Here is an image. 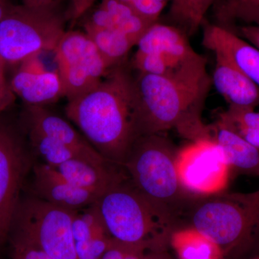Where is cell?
Returning <instances> with one entry per match:
<instances>
[{
  "label": "cell",
  "mask_w": 259,
  "mask_h": 259,
  "mask_svg": "<svg viewBox=\"0 0 259 259\" xmlns=\"http://www.w3.org/2000/svg\"><path fill=\"white\" fill-rule=\"evenodd\" d=\"M211 86L207 60L200 54L166 76L139 73L134 79L137 137L173 128L190 141L211 137L201 119Z\"/></svg>",
  "instance_id": "cell-1"
},
{
  "label": "cell",
  "mask_w": 259,
  "mask_h": 259,
  "mask_svg": "<svg viewBox=\"0 0 259 259\" xmlns=\"http://www.w3.org/2000/svg\"><path fill=\"white\" fill-rule=\"evenodd\" d=\"M87 141L112 164L122 167L136 139L134 79L120 65L96 88L65 108Z\"/></svg>",
  "instance_id": "cell-2"
},
{
  "label": "cell",
  "mask_w": 259,
  "mask_h": 259,
  "mask_svg": "<svg viewBox=\"0 0 259 259\" xmlns=\"http://www.w3.org/2000/svg\"><path fill=\"white\" fill-rule=\"evenodd\" d=\"M96 204L116 241L146 244L150 250L163 249L169 241L175 218L155 207L125 179L102 194Z\"/></svg>",
  "instance_id": "cell-3"
},
{
  "label": "cell",
  "mask_w": 259,
  "mask_h": 259,
  "mask_svg": "<svg viewBox=\"0 0 259 259\" xmlns=\"http://www.w3.org/2000/svg\"><path fill=\"white\" fill-rule=\"evenodd\" d=\"M177 152L161 134L139 136L122 164L135 188L173 218L185 192L177 177Z\"/></svg>",
  "instance_id": "cell-4"
},
{
  "label": "cell",
  "mask_w": 259,
  "mask_h": 259,
  "mask_svg": "<svg viewBox=\"0 0 259 259\" xmlns=\"http://www.w3.org/2000/svg\"><path fill=\"white\" fill-rule=\"evenodd\" d=\"M56 8L14 5L0 21V62L22 64L40 54L56 50L66 32Z\"/></svg>",
  "instance_id": "cell-5"
},
{
  "label": "cell",
  "mask_w": 259,
  "mask_h": 259,
  "mask_svg": "<svg viewBox=\"0 0 259 259\" xmlns=\"http://www.w3.org/2000/svg\"><path fill=\"white\" fill-rule=\"evenodd\" d=\"M192 228L220 247L223 254L248 243L259 225V190L199 202L191 215Z\"/></svg>",
  "instance_id": "cell-6"
},
{
  "label": "cell",
  "mask_w": 259,
  "mask_h": 259,
  "mask_svg": "<svg viewBox=\"0 0 259 259\" xmlns=\"http://www.w3.org/2000/svg\"><path fill=\"white\" fill-rule=\"evenodd\" d=\"M76 212L35 196L20 199L11 233L28 240L54 259H77L72 232Z\"/></svg>",
  "instance_id": "cell-7"
},
{
  "label": "cell",
  "mask_w": 259,
  "mask_h": 259,
  "mask_svg": "<svg viewBox=\"0 0 259 259\" xmlns=\"http://www.w3.org/2000/svg\"><path fill=\"white\" fill-rule=\"evenodd\" d=\"M54 53L68 101L96 88L111 70L84 32H65Z\"/></svg>",
  "instance_id": "cell-8"
},
{
  "label": "cell",
  "mask_w": 259,
  "mask_h": 259,
  "mask_svg": "<svg viewBox=\"0 0 259 259\" xmlns=\"http://www.w3.org/2000/svg\"><path fill=\"white\" fill-rule=\"evenodd\" d=\"M175 166L183 190L205 197L224 192L232 172L223 148L212 137L190 141L178 150Z\"/></svg>",
  "instance_id": "cell-9"
},
{
  "label": "cell",
  "mask_w": 259,
  "mask_h": 259,
  "mask_svg": "<svg viewBox=\"0 0 259 259\" xmlns=\"http://www.w3.org/2000/svg\"><path fill=\"white\" fill-rule=\"evenodd\" d=\"M30 166V157L20 135L0 119V250L9 242Z\"/></svg>",
  "instance_id": "cell-10"
},
{
  "label": "cell",
  "mask_w": 259,
  "mask_h": 259,
  "mask_svg": "<svg viewBox=\"0 0 259 259\" xmlns=\"http://www.w3.org/2000/svg\"><path fill=\"white\" fill-rule=\"evenodd\" d=\"M26 106L46 107L64 97L57 71H47L37 57L24 61L10 82Z\"/></svg>",
  "instance_id": "cell-11"
},
{
  "label": "cell",
  "mask_w": 259,
  "mask_h": 259,
  "mask_svg": "<svg viewBox=\"0 0 259 259\" xmlns=\"http://www.w3.org/2000/svg\"><path fill=\"white\" fill-rule=\"evenodd\" d=\"M25 119L28 132L35 133L71 148L83 159L97 164H110L69 122L45 107L26 106Z\"/></svg>",
  "instance_id": "cell-12"
},
{
  "label": "cell",
  "mask_w": 259,
  "mask_h": 259,
  "mask_svg": "<svg viewBox=\"0 0 259 259\" xmlns=\"http://www.w3.org/2000/svg\"><path fill=\"white\" fill-rule=\"evenodd\" d=\"M35 197L62 208L78 211L95 204L100 196L68 182L54 167L45 163L33 168Z\"/></svg>",
  "instance_id": "cell-13"
},
{
  "label": "cell",
  "mask_w": 259,
  "mask_h": 259,
  "mask_svg": "<svg viewBox=\"0 0 259 259\" xmlns=\"http://www.w3.org/2000/svg\"><path fill=\"white\" fill-rule=\"evenodd\" d=\"M202 45L234 65L259 87V50L229 29L204 24Z\"/></svg>",
  "instance_id": "cell-14"
},
{
  "label": "cell",
  "mask_w": 259,
  "mask_h": 259,
  "mask_svg": "<svg viewBox=\"0 0 259 259\" xmlns=\"http://www.w3.org/2000/svg\"><path fill=\"white\" fill-rule=\"evenodd\" d=\"M136 46L138 52L161 54L175 68L181 67L199 55L191 47L182 29L158 23L148 27Z\"/></svg>",
  "instance_id": "cell-15"
},
{
  "label": "cell",
  "mask_w": 259,
  "mask_h": 259,
  "mask_svg": "<svg viewBox=\"0 0 259 259\" xmlns=\"http://www.w3.org/2000/svg\"><path fill=\"white\" fill-rule=\"evenodd\" d=\"M212 84L228 106L255 109L259 106V87L226 58L214 54Z\"/></svg>",
  "instance_id": "cell-16"
},
{
  "label": "cell",
  "mask_w": 259,
  "mask_h": 259,
  "mask_svg": "<svg viewBox=\"0 0 259 259\" xmlns=\"http://www.w3.org/2000/svg\"><path fill=\"white\" fill-rule=\"evenodd\" d=\"M77 259H100L113 238L104 223L96 202L75 213L72 224Z\"/></svg>",
  "instance_id": "cell-17"
},
{
  "label": "cell",
  "mask_w": 259,
  "mask_h": 259,
  "mask_svg": "<svg viewBox=\"0 0 259 259\" xmlns=\"http://www.w3.org/2000/svg\"><path fill=\"white\" fill-rule=\"evenodd\" d=\"M114 164H97L82 158H75L64 162L56 170L68 182L83 190L101 196L125 180L114 168Z\"/></svg>",
  "instance_id": "cell-18"
},
{
  "label": "cell",
  "mask_w": 259,
  "mask_h": 259,
  "mask_svg": "<svg viewBox=\"0 0 259 259\" xmlns=\"http://www.w3.org/2000/svg\"><path fill=\"white\" fill-rule=\"evenodd\" d=\"M210 136L226 155L231 171L241 175L259 176V149L227 128L218 121L209 126Z\"/></svg>",
  "instance_id": "cell-19"
},
{
  "label": "cell",
  "mask_w": 259,
  "mask_h": 259,
  "mask_svg": "<svg viewBox=\"0 0 259 259\" xmlns=\"http://www.w3.org/2000/svg\"><path fill=\"white\" fill-rule=\"evenodd\" d=\"M169 242L179 259H222L223 256L216 243L192 227L172 232Z\"/></svg>",
  "instance_id": "cell-20"
},
{
  "label": "cell",
  "mask_w": 259,
  "mask_h": 259,
  "mask_svg": "<svg viewBox=\"0 0 259 259\" xmlns=\"http://www.w3.org/2000/svg\"><path fill=\"white\" fill-rule=\"evenodd\" d=\"M83 28L110 69L119 66L136 46V42L128 35L115 29Z\"/></svg>",
  "instance_id": "cell-21"
},
{
  "label": "cell",
  "mask_w": 259,
  "mask_h": 259,
  "mask_svg": "<svg viewBox=\"0 0 259 259\" xmlns=\"http://www.w3.org/2000/svg\"><path fill=\"white\" fill-rule=\"evenodd\" d=\"M106 10L111 29L119 30L136 42L152 24L140 16L132 7L120 0H102L100 5Z\"/></svg>",
  "instance_id": "cell-22"
},
{
  "label": "cell",
  "mask_w": 259,
  "mask_h": 259,
  "mask_svg": "<svg viewBox=\"0 0 259 259\" xmlns=\"http://www.w3.org/2000/svg\"><path fill=\"white\" fill-rule=\"evenodd\" d=\"M218 121L259 149V112L255 109L228 106Z\"/></svg>",
  "instance_id": "cell-23"
},
{
  "label": "cell",
  "mask_w": 259,
  "mask_h": 259,
  "mask_svg": "<svg viewBox=\"0 0 259 259\" xmlns=\"http://www.w3.org/2000/svg\"><path fill=\"white\" fill-rule=\"evenodd\" d=\"M216 3L217 25L228 29L236 22L243 25H259V0H221Z\"/></svg>",
  "instance_id": "cell-24"
},
{
  "label": "cell",
  "mask_w": 259,
  "mask_h": 259,
  "mask_svg": "<svg viewBox=\"0 0 259 259\" xmlns=\"http://www.w3.org/2000/svg\"><path fill=\"white\" fill-rule=\"evenodd\" d=\"M28 133L32 150L48 166L55 168L68 160L81 158L74 150L58 141L35 133Z\"/></svg>",
  "instance_id": "cell-25"
},
{
  "label": "cell",
  "mask_w": 259,
  "mask_h": 259,
  "mask_svg": "<svg viewBox=\"0 0 259 259\" xmlns=\"http://www.w3.org/2000/svg\"><path fill=\"white\" fill-rule=\"evenodd\" d=\"M217 0H180L178 11L174 18L185 28L186 32L193 34L204 22L207 10Z\"/></svg>",
  "instance_id": "cell-26"
},
{
  "label": "cell",
  "mask_w": 259,
  "mask_h": 259,
  "mask_svg": "<svg viewBox=\"0 0 259 259\" xmlns=\"http://www.w3.org/2000/svg\"><path fill=\"white\" fill-rule=\"evenodd\" d=\"M132 64L139 73L156 76H166L179 69L172 66L168 59L161 54H144L138 51L135 54Z\"/></svg>",
  "instance_id": "cell-27"
},
{
  "label": "cell",
  "mask_w": 259,
  "mask_h": 259,
  "mask_svg": "<svg viewBox=\"0 0 259 259\" xmlns=\"http://www.w3.org/2000/svg\"><path fill=\"white\" fill-rule=\"evenodd\" d=\"M12 259H54L23 237L11 233L9 242Z\"/></svg>",
  "instance_id": "cell-28"
},
{
  "label": "cell",
  "mask_w": 259,
  "mask_h": 259,
  "mask_svg": "<svg viewBox=\"0 0 259 259\" xmlns=\"http://www.w3.org/2000/svg\"><path fill=\"white\" fill-rule=\"evenodd\" d=\"M170 0H134L130 5L138 15L150 23H157Z\"/></svg>",
  "instance_id": "cell-29"
},
{
  "label": "cell",
  "mask_w": 259,
  "mask_h": 259,
  "mask_svg": "<svg viewBox=\"0 0 259 259\" xmlns=\"http://www.w3.org/2000/svg\"><path fill=\"white\" fill-rule=\"evenodd\" d=\"M5 66L0 62V116L14 103L15 94L5 76Z\"/></svg>",
  "instance_id": "cell-30"
},
{
  "label": "cell",
  "mask_w": 259,
  "mask_h": 259,
  "mask_svg": "<svg viewBox=\"0 0 259 259\" xmlns=\"http://www.w3.org/2000/svg\"><path fill=\"white\" fill-rule=\"evenodd\" d=\"M237 34L259 50V25H242Z\"/></svg>",
  "instance_id": "cell-31"
},
{
  "label": "cell",
  "mask_w": 259,
  "mask_h": 259,
  "mask_svg": "<svg viewBox=\"0 0 259 259\" xmlns=\"http://www.w3.org/2000/svg\"><path fill=\"white\" fill-rule=\"evenodd\" d=\"M95 0H79L77 5L72 9L71 17L73 21L78 20L84 15L85 13L93 6Z\"/></svg>",
  "instance_id": "cell-32"
},
{
  "label": "cell",
  "mask_w": 259,
  "mask_h": 259,
  "mask_svg": "<svg viewBox=\"0 0 259 259\" xmlns=\"http://www.w3.org/2000/svg\"><path fill=\"white\" fill-rule=\"evenodd\" d=\"M149 250V246L146 244L134 245L123 259H144Z\"/></svg>",
  "instance_id": "cell-33"
},
{
  "label": "cell",
  "mask_w": 259,
  "mask_h": 259,
  "mask_svg": "<svg viewBox=\"0 0 259 259\" xmlns=\"http://www.w3.org/2000/svg\"><path fill=\"white\" fill-rule=\"evenodd\" d=\"M23 5L34 8H56L60 0H21Z\"/></svg>",
  "instance_id": "cell-34"
},
{
  "label": "cell",
  "mask_w": 259,
  "mask_h": 259,
  "mask_svg": "<svg viewBox=\"0 0 259 259\" xmlns=\"http://www.w3.org/2000/svg\"><path fill=\"white\" fill-rule=\"evenodd\" d=\"M144 259H170L163 249L148 250Z\"/></svg>",
  "instance_id": "cell-35"
},
{
  "label": "cell",
  "mask_w": 259,
  "mask_h": 259,
  "mask_svg": "<svg viewBox=\"0 0 259 259\" xmlns=\"http://www.w3.org/2000/svg\"><path fill=\"white\" fill-rule=\"evenodd\" d=\"M13 4L10 3L9 0H0V21L9 12Z\"/></svg>",
  "instance_id": "cell-36"
},
{
  "label": "cell",
  "mask_w": 259,
  "mask_h": 259,
  "mask_svg": "<svg viewBox=\"0 0 259 259\" xmlns=\"http://www.w3.org/2000/svg\"><path fill=\"white\" fill-rule=\"evenodd\" d=\"M171 2V14L174 17L176 15L177 11L179 10V7H180V0H170Z\"/></svg>",
  "instance_id": "cell-37"
},
{
  "label": "cell",
  "mask_w": 259,
  "mask_h": 259,
  "mask_svg": "<svg viewBox=\"0 0 259 259\" xmlns=\"http://www.w3.org/2000/svg\"><path fill=\"white\" fill-rule=\"evenodd\" d=\"M71 3H72V9H74L75 7L77 5L78 3H79V0H71Z\"/></svg>",
  "instance_id": "cell-38"
},
{
  "label": "cell",
  "mask_w": 259,
  "mask_h": 259,
  "mask_svg": "<svg viewBox=\"0 0 259 259\" xmlns=\"http://www.w3.org/2000/svg\"><path fill=\"white\" fill-rule=\"evenodd\" d=\"M120 1L123 2V3H126V4L130 5L132 3V2L134 1V0H120Z\"/></svg>",
  "instance_id": "cell-39"
},
{
  "label": "cell",
  "mask_w": 259,
  "mask_h": 259,
  "mask_svg": "<svg viewBox=\"0 0 259 259\" xmlns=\"http://www.w3.org/2000/svg\"><path fill=\"white\" fill-rule=\"evenodd\" d=\"M253 259H259V257H258V258H253Z\"/></svg>",
  "instance_id": "cell-40"
}]
</instances>
